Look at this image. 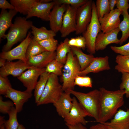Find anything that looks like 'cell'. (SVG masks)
Listing matches in <instances>:
<instances>
[{
  "instance_id": "6da1fadb",
  "label": "cell",
  "mask_w": 129,
  "mask_h": 129,
  "mask_svg": "<svg viewBox=\"0 0 129 129\" xmlns=\"http://www.w3.org/2000/svg\"><path fill=\"white\" fill-rule=\"evenodd\" d=\"M100 95L99 118L97 122L102 123L111 119L119 108L124 103V90L110 91L103 87L99 89Z\"/></svg>"
},
{
  "instance_id": "7a4b0ae2",
  "label": "cell",
  "mask_w": 129,
  "mask_h": 129,
  "mask_svg": "<svg viewBox=\"0 0 129 129\" xmlns=\"http://www.w3.org/2000/svg\"><path fill=\"white\" fill-rule=\"evenodd\" d=\"M33 25L32 22L27 20L26 17H16L8 33L5 35V39H7V42L3 46L2 51H8L14 44L23 41L26 37L29 30Z\"/></svg>"
},
{
  "instance_id": "3957f363",
  "label": "cell",
  "mask_w": 129,
  "mask_h": 129,
  "mask_svg": "<svg viewBox=\"0 0 129 129\" xmlns=\"http://www.w3.org/2000/svg\"><path fill=\"white\" fill-rule=\"evenodd\" d=\"M75 96L89 116L94 118L97 122L99 118L100 93L95 89L87 93L69 90L66 91Z\"/></svg>"
},
{
  "instance_id": "277c9868",
  "label": "cell",
  "mask_w": 129,
  "mask_h": 129,
  "mask_svg": "<svg viewBox=\"0 0 129 129\" xmlns=\"http://www.w3.org/2000/svg\"><path fill=\"white\" fill-rule=\"evenodd\" d=\"M62 75L63 92L74 90L75 79L81 71L78 59L71 50L67 54L66 62L64 65Z\"/></svg>"
},
{
  "instance_id": "5b68a950",
  "label": "cell",
  "mask_w": 129,
  "mask_h": 129,
  "mask_svg": "<svg viewBox=\"0 0 129 129\" xmlns=\"http://www.w3.org/2000/svg\"><path fill=\"white\" fill-rule=\"evenodd\" d=\"M63 92L58 76L50 74L44 89L36 104L37 106L53 104L60 98Z\"/></svg>"
},
{
  "instance_id": "8992f818",
  "label": "cell",
  "mask_w": 129,
  "mask_h": 129,
  "mask_svg": "<svg viewBox=\"0 0 129 129\" xmlns=\"http://www.w3.org/2000/svg\"><path fill=\"white\" fill-rule=\"evenodd\" d=\"M100 23L97 16L95 2L92 4V16L91 21L86 30L82 33L85 38L87 51L90 54H95V41L98 33L101 32Z\"/></svg>"
},
{
  "instance_id": "52a82bcc",
  "label": "cell",
  "mask_w": 129,
  "mask_h": 129,
  "mask_svg": "<svg viewBox=\"0 0 129 129\" xmlns=\"http://www.w3.org/2000/svg\"><path fill=\"white\" fill-rule=\"evenodd\" d=\"M89 129H129V108L119 109L110 122L99 123Z\"/></svg>"
},
{
  "instance_id": "ba28073f",
  "label": "cell",
  "mask_w": 129,
  "mask_h": 129,
  "mask_svg": "<svg viewBox=\"0 0 129 129\" xmlns=\"http://www.w3.org/2000/svg\"><path fill=\"white\" fill-rule=\"evenodd\" d=\"M92 0H88L85 4L78 8L76 17V34L82 33L86 29L92 17Z\"/></svg>"
},
{
  "instance_id": "9c48e42d",
  "label": "cell",
  "mask_w": 129,
  "mask_h": 129,
  "mask_svg": "<svg viewBox=\"0 0 129 129\" xmlns=\"http://www.w3.org/2000/svg\"><path fill=\"white\" fill-rule=\"evenodd\" d=\"M31 32H29L26 38L18 46L7 51H2L0 54V58L7 61L18 59L27 63L26 54L27 47L31 40Z\"/></svg>"
},
{
  "instance_id": "30bf717a",
  "label": "cell",
  "mask_w": 129,
  "mask_h": 129,
  "mask_svg": "<svg viewBox=\"0 0 129 129\" xmlns=\"http://www.w3.org/2000/svg\"><path fill=\"white\" fill-rule=\"evenodd\" d=\"M72 98V108L69 113L64 118L65 124L73 125L80 123L85 126L88 122L85 118L87 116H89V115L75 97Z\"/></svg>"
},
{
  "instance_id": "8fae6325",
  "label": "cell",
  "mask_w": 129,
  "mask_h": 129,
  "mask_svg": "<svg viewBox=\"0 0 129 129\" xmlns=\"http://www.w3.org/2000/svg\"><path fill=\"white\" fill-rule=\"evenodd\" d=\"M78 8L68 5L63 16L62 25L60 31L62 37L65 38L71 33L75 32L76 13Z\"/></svg>"
},
{
  "instance_id": "7c38bea8",
  "label": "cell",
  "mask_w": 129,
  "mask_h": 129,
  "mask_svg": "<svg viewBox=\"0 0 129 129\" xmlns=\"http://www.w3.org/2000/svg\"><path fill=\"white\" fill-rule=\"evenodd\" d=\"M45 71V68L31 66L17 78L26 88L27 90L32 92L35 89L38 78Z\"/></svg>"
},
{
  "instance_id": "4fadbf2b",
  "label": "cell",
  "mask_w": 129,
  "mask_h": 129,
  "mask_svg": "<svg viewBox=\"0 0 129 129\" xmlns=\"http://www.w3.org/2000/svg\"><path fill=\"white\" fill-rule=\"evenodd\" d=\"M122 13L116 8L111 11L103 18L98 19L101 31L107 33L118 28L121 22L119 16Z\"/></svg>"
},
{
  "instance_id": "5bb4252c",
  "label": "cell",
  "mask_w": 129,
  "mask_h": 129,
  "mask_svg": "<svg viewBox=\"0 0 129 129\" xmlns=\"http://www.w3.org/2000/svg\"><path fill=\"white\" fill-rule=\"evenodd\" d=\"M31 67L21 60L15 62L7 61L5 65L0 68V76L7 77L11 75L17 77Z\"/></svg>"
},
{
  "instance_id": "9a60e30c",
  "label": "cell",
  "mask_w": 129,
  "mask_h": 129,
  "mask_svg": "<svg viewBox=\"0 0 129 129\" xmlns=\"http://www.w3.org/2000/svg\"><path fill=\"white\" fill-rule=\"evenodd\" d=\"M120 31L118 28L109 32L104 33L101 32H99L95 41L96 51L103 50L110 44H119L120 40L118 38L117 36Z\"/></svg>"
},
{
  "instance_id": "2e32d148",
  "label": "cell",
  "mask_w": 129,
  "mask_h": 129,
  "mask_svg": "<svg viewBox=\"0 0 129 129\" xmlns=\"http://www.w3.org/2000/svg\"><path fill=\"white\" fill-rule=\"evenodd\" d=\"M55 4L53 0L49 3H43L38 0L31 9L26 17L27 19L35 16L43 20L49 21L51 10Z\"/></svg>"
},
{
  "instance_id": "e0dca14e",
  "label": "cell",
  "mask_w": 129,
  "mask_h": 129,
  "mask_svg": "<svg viewBox=\"0 0 129 129\" xmlns=\"http://www.w3.org/2000/svg\"><path fill=\"white\" fill-rule=\"evenodd\" d=\"M68 5L55 4L50 12L49 21L51 30L56 33L60 31L63 16Z\"/></svg>"
},
{
  "instance_id": "ac0fdd59",
  "label": "cell",
  "mask_w": 129,
  "mask_h": 129,
  "mask_svg": "<svg viewBox=\"0 0 129 129\" xmlns=\"http://www.w3.org/2000/svg\"><path fill=\"white\" fill-rule=\"evenodd\" d=\"M32 95V92L27 90L22 91L12 88L8 91L5 96L10 99L13 102L16 111L19 113L22 111L24 104Z\"/></svg>"
},
{
  "instance_id": "d6986e66",
  "label": "cell",
  "mask_w": 129,
  "mask_h": 129,
  "mask_svg": "<svg viewBox=\"0 0 129 129\" xmlns=\"http://www.w3.org/2000/svg\"><path fill=\"white\" fill-rule=\"evenodd\" d=\"M109 57H95L89 65L85 70L81 71L78 75L85 76L91 73H97L111 69L109 62Z\"/></svg>"
},
{
  "instance_id": "ffe728a7",
  "label": "cell",
  "mask_w": 129,
  "mask_h": 129,
  "mask_svg": "<svg viewBox=\"0 0 129 129\" xmlns=\"http://www.w3.org/2000/svg\"><path fill=\"white\" fill-rule=\"evenodd\" d=\"M68 92H63L58 100L53 104L58 115L64 118L69 113L72 105L73 98Z\"/></svg>"
},
{
  "instance_id": "44dd1931",
  "label": "cell",
  "mask_w": 129,
  "mask_h": 129,
  "mask_svg": "<svg viewBox=\"0 0 129 129\" xmlns=\"http://www.w3.org/2000/svg\"><path fill=\"white\" fill-rule=\"evenodd\" d=\"M56 55L55 51H45L29 59L27 63L31 66L45 68L50 63L55 59Z\"/></svg>"
},
{
  "instance_id": "7402d4cb",
  "label": "cell",
  "mask_w": 129,
  "mask_h": 129,
  "mask_svg": "<svg viewBox=\"0 0 129 129\" xmlns=\"http://www.w3.org/2000/svg\"><path fill=\"white\" fill-rule=\"evenodd\" d=\"M18 12L15 9L1 10L0 14V41L5 39V32L13 23L12 20Z\"/></svg>"
},
{
  "instance_id": "603a6c76",
  "label": "cell",
  "mask_w": 129,
  "mask_h": 129,
  "mask_svg": "<svg viewBox=\"0 0 129 129\" xmlns=\"http://www.w3.org/2000/svg\"><path fill=\"white\" fill-rule=\"evenodd\" d=\"M70 47L71 50L78 59L81 71L83 70L89 65L95 57L93 54L84 53L80 48L72 46Z\"/></svg>"
},
{
  "instance_id": "cb8c5ba5",
  "label": "cell",
  "mask_w": 129,
  "mask_h": 129,
  "mask_svg": "<svg viewBox=\"0 0 129 129\" xmlns=\"http://www.w3.org/2000/svg\"><path fill=\"white\" fill-rule=\"evenodd\" d=\"M37 0H10V3L17 12L27 15Z\"/></svg>"
},
{
  "instance_id": "d4e9b609",
  "label": "cell",
  "mask_w": 129,
  "mask_h": 129,
  "mask_svg": "<svg viewBox=\"0 0 129 129\" xmlns=\"http://www.w3.org/2000/svg\"><path fill=\"white\" fill-rule=\"evenodd\" d=\"M31 32L33 35V38L37 42L49 38L54 37L56 33L51 30H48L46 27H42L39 28L33 25Z\"/></svg>"
},
{
  "instance_id": "484cf974",
  "label": "cell",
  "mask_w": 129,
  "mask_h": 129,
  "mask_svg": "<svg viewBox=\"0 0 129 129\" xmlns=\"http://www.w3.org/2000/svg\"><path fill=\"white\" fill-rule=\"evenodd\" d=\"M69 39L66 38L58 46L56 50L55 59L64 64L67 59V54L71 50L70 46L68 43Z\"/></svg>"
},
{
  "instance_id": "4316f807",
  "label": "cell",
  "mask_w": 129,
  "mask_h": 129,
  "mask_svg": "<svg viewBox=\"0 0 129 129\" xmlns=\"http://www.w3.org/2000/svg\"><path fill=\"white\" fill-rule=\"evenodd\" d=\"M50 74L45 71L40 76L39 80L38 81L34 89V96L36 104L38 102L43 92Z\"/></svg>"
},
{
  "instance_id": "83f0119b",
  "label": "cell",
  "mask_w": 129,
  "mask_h": 129,
  "mask_svg": "<svg viewBox=\"0 0 129 129\" xmlns=\"http://www.w3.org/2000/svg\"><path fill=\"white\" fill-rule=\"evenodd\" d=\"M46 51L38 42L32 37L27 48L26 57L27 60L31 58Z\"/></svg>"
},
{
  "instance_id": "f1b7e54d",
  "label": "cell",
  "mask_w": 129,
  "mask_h": 129,
  "mask_svg": "<svg viewBox=\"0 0 129 129\" xmlns=\"http://www.w3.org/2000/svg\"><path fill=\"white\" fill-rule=\"evenodd\" d=\"M115 62L117 64L114 67L115 70L122 74L129 73V55H118L115 58Z\"/></svg>"
},
{
  "instance_id": "f546056e",
  "label": "cell",
  "mask_w": 129,
  "mask_h": 129,
  "mask_svg": "<svg viewBox=\"0 0 129 129\" xmlns=\"http://www.w3.org/2000/svg\"><path fill=\"white\" fill-rule=\"evenodd\" d=\"M123 20L120 22L118 28L122 32L120 39V45L126 41L129 37V14H124Z\"/></svg>"
},
{
  "instance_id": "4dcf8cb0",
  "label": "cell",
  "mask_w": 129,
  "mask_h": 129,
  "mask_svg": "<svg viewBox=\"0 0 129 129\" xmlns=\"http://www.w3.org/2000/svg\"><path fill=\"white\" fill-rule=\"evenodd\" d=\"M95 4L98 19L103 18L110 11L108 0H97Z\"/></svg>"
},
{
  "instance_id": "1f68e13d",
  "label": "cell",
  "mask_w": 129,
  "mask_h": 129,
  "mask_svg": "<svg viewBox=\"0 0 129 129\" xmlns=\"http://www.w3.org/2000/svg\"><path fill=\"white\" fill-rule=\"evenodd\" d=\"M15 108L14 107L8 114V120H5L4 125L5 129H17L20 124L17 119V114Z\"/></svg>"
},
{
  "instance_id": "d6a6232c",
  "label": "cell",
  "mask_w": 129,
  "mask_h": 129,
  "mask_svg": "<svg viewBox=\"0 0 129 129\" xmlns=\"http://www.w3.org/2000/svg\"><path fill=\"white\" fill-rule=\"evenodd\" d=\"M64 65L55 59L47 66L45 68V71L58 76H62V68L64 67Z\"/></svg>"
},
{
  "instance_id": "836d02e7",
  "label": "cell",
  "mask_w": 129,
  "mask_h": 129,
  "mask_svg": "<svg viewBox=\"0 0 129 129\" xmlns=\"http://www.w3.org/2000/svg\"><path fill=\"white\" fill-rule=\"evenodd\" d=\"M46 51L54 52L56 50L58 47V41L51 37L38 42Z\"/></svg>"
},
{
  "instance_id": "e575fe53",
  "label": "cell",
  "mask_w": 129,
  "mask_h": 129,
  "mask_svg": "<svg viewBox=\"0 0 129 129\" xmlns=\"http://www.w3.org/2000/svg\"><path fill=\"white\" fill-rule=\"evenodd\" d=\"M74 85L80 87L92 88V87L91 78L88 76L78 75L75 78L74 83Z\"/></svg>"
},
{
  "instance_id": "d590c367",
  "label": "cell",
  "mask_w": 129,
  "mask_h": 129,
  "mask_svg": "<svg viewBox=\"0 0 129 129\" xmlns=\"http://www.w3.org/2000/svg\"><path fill=\"white\" fill-rule=\"evenodd\" d=\"M68 43L70 47H74L83 50L86 48L85 39L83 36L72 38L69 39Z\"/></svg>"
},
{
  "instance_id": "8d00e7d4",
  "label": "cell",
  "mask_w": 129,
  "mask_h": 129,
  "mask_svg": "<svg viewBox=\"0 0 129 129\" xmlns=\"http://www.w3.org/2000/svg\"><path fill=\"white\" fill-rule=\"evenodd\" d=\"M88 0H54L55 4H64L79 8L86 4Z\"/></svg>"
},
{
  "instance_id": "74e56055",
  "label": "cell",
  "mask_w": 129,
  "mask_h": 129,
  "mask_svg": "<svg viewBox=\"0 0 129 129\" xmlns=\"http://www.w3.org/2000/svg\"><path fill=\"white\" fill-rule=\"evenodd\" d=\"M14 104L10 100L4 101L1 96H0V112L3 114H8L14 107Z\"/></svg>"
},
{
  "instance_id": "f35d334b",
  "label": "cell",
  "mask_w": 129,
  "mask_h": 129,
  "mask_svg": "<svg viewBox=\"0 0 129 129\" xmlns=\"http://www.w3.org/2000/svg\"><path fill=\"white\" fill-rule=\"evenodd\" d=\"M122 74L121 82L119 85L120 89L125 90L126 97H129V73Z\"/></svg>"
},
{
  "instance_id": "ab89813d",
  "label": "cell",
  "mask_w": 129,
  "mask_h": 129,
  "mask_svg": "<svg viewBox=\"0 0 129 129\" xmlns=\"http://www.w3.org/2000/svg\"><path fill=\"white\" fill-rule=\"evenodd\" d=\"M11 88V85L7 77L0 76V95H5L8 91Z\"/></svg>"
},
{
  "instance_id": "60d3db41",
  "label": "cell",
  "mask_w": 129,
  "mask_h": 129,
  "mask_svg": "<svg viewBox=\"0 0 129 129\" xmlns=\"http://www.w3.org/2000/svg\"><path fill=\"white\" fill-rule=\"evenodd\" d=\"M111 49L115 53L123 56L129 55V41L126 44L121 46H111Z\"/></svg>"
},
{
  "instance_id": "b9f144b4",
  "label": "cell",
  "mask_w": 129,
  "mask_h": 129,
  "mask_svg": "<svg viewBox=\"0 0 129 129\" xmlns=\"http://www.w3.org/2000/svg\"><path fill=\"white\" fill-rule=\"evenodd\" d=\"M129 0H117V8L122 12V15L129 14Z\"/></svg>"
},
{
  "instance_id": "7bdbcfd3",
  "label": "cell",
  "mask_w": 129,
  "mask_h": 129,
  "mask_svg": "<svg viewBox=\"0 0 129 129\" xmlns=\"http://www.w3.org/2000/svg\"><path fill=\"white\" fill-rule=\"evenodd\" d=\"M0 8L1 10L14 9L13 6L6 0H0Z\"/></svg>"
},
{
  "instance_id": "ee69618b",
  "label": "cell",
  "mask_w": 129,
  "mask_h": 129,
  "mask_svg": "<svg viewBox=\"0 0 129 129\" xmlns=\"http://www.w3.org/2000/svg\"><path fill=\"white\" fill-rule=\"evenodd\" d=\"M66 125L69 129H87L85 125L81 124H78L73 125L67 124Z\"/></svg>"
},
{
  "instance_id": "f6af8a7d",
  "label": "cell",
  "mask_w": 129,
  "mask_h": 129,
  "mask_svg": "<svg viewBox=\"0 0 129 129\" xmlns=\"http://www.w3.org/2000/svg\"><path fill=\"white\" fill-rule=\"evenodd\" d=\"M108 1L110 11L114 10L117 3V0H109Z\"/></svg>"
},
{
  "instance_id": "bcb514c9",
  "label": "cell",
  "mask_w": 129,
  "mask_h": 129,
  "mask_svg": "<svg viewBox=\"0 0 129 129\" xmlns=\"http://www.w3.org/2000/svg\"><path fill=\"white\" fill-rule=\"evenodd\" d=\"M5 59L2 58H0V67H1L3 66L5 64L6 61Z\"/></svg>"
},
{
  "instance_id": "7dc6e473",
  "label": "cell",
  "mask_w": 129,
  "mask_h": 129,
  "mask_svg": "<svg viewBox=\"0 0 129 129\" xmlns=\"http://www.w3.org/2000/svg\"><path fill=\"white\" fill-rule=\"evenodd\" d=\"M5 120L4 119V117L0 116V126L4 124V123Z\"/></svg>"
},
{
  "instance_id": "c3c4849f",
  "label": "cell",
  "mask_w": 129,
  "mask_h": 129,
  "mask_svg": "<svg viewBox=\"0 0 129 129\" xmlns=\"http://www.w3.org/2000/svg\"><path fill=\"white\" fill-rule=\"evenodd\" d=\"M53 0H39V1L41 3H47L52 1Z\"/></svg>"
},
{
  "instance_id": "681fc988",
  "label": "cell",
  "mask_w": 129,
  "mask_h": 129,
  "mask_svg": "<svg viewBox=\"0 0 129 129\" xmlns=\"http://www.w3.org/2000/svg\"><path fill=\"white\" fill-rule=\"evenodd\" d=\"M17 129H26L22 125L20 124Z\"/></svg>"
},
{
  "instance_id": "f907efd6",
  "label": "cell",
  "mask_w": 129,
  "mask_h": 129,
  "mask_svg": "<svg viewBox=\"0 0 129 129\" xmlns=\"http://www.w3.org/2000/svg\"><path fill=\"white\" fill-rule=\"evenodd\" d=\"M0 129H5L4 124L0 126Z\"/></svg>"
}]
</instances>
